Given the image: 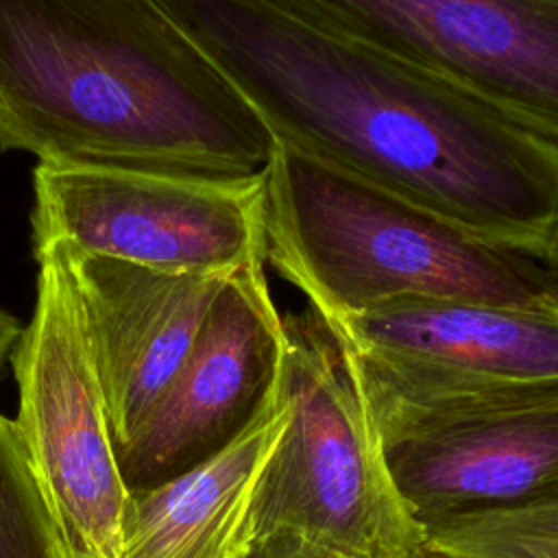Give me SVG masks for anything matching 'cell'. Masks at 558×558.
<instances>
[{
    "mask_svg": "<svg viewBox=\"0 0 558 558\" xmlns=\"http://www.w3.org/2000/svg\"><path fill=\"white\" fill-rule=\"evenodd\" d=\"M279 146L547 255L558 146L445 81L277 0H148Z\"/></svg>",
    "mask_w": 558,
    "mask_h": 558,
    "instance_id": "1",
    "label": "cell"
},
{
    "mask_svg": "<svg viewBox=\"0 0 558 558\" xmlns=\"http://www.w3.org/2000/svg\"><path fill=\"white\" fill-rule=\"evenodd\" d=\"M277 142L148 0H0V150L50 166L264 174Z\"/></svg>",
    "mask_w": 558,
    "mask_h": 558,
    "instance_id": "2",
    "label": "cell"
},
{
    "mask_svg": "<svg viewBox=\"0 0 558 558\" xmlns=\"http://www.w3.org/2000/svg\"><path fill=\"white\" fill-rule=\"evenodd\" d=\"M266 264L325 320L395 299L558 307L545 253L480 235L288 146L264 174Z\"/></svg>",
    "mask_w": 558,
    "mask_h": 558,
    "instance_id": "3",
    "label": "cell"
},
{
    "mask_svg": "<svg viewBox=\"0 0 558 558\" xmlns=\"http://www.w3.org/2000/svg\"><path fill=\"white\" fill-rule=\"evenodd\" d=\"M342 351L418 525L510 508L558 484V379L449 381Z\"/></svg>",
    "mask_w": 558,
    "mask_h": 558,
    "instance_id": "4",
    "label": "cell"
},
{
    "mask_svg": "<svg viewBox=\"0 0 558 558\" xmlns=\"http://www.w3.org/2000/svg\"><path fill=\"white\" fill-rule=\"evenodd\" d=\"M288 425L255 486L248 543L288 525L347 558H412L423 530L386 471L342 347L307 307L283 316Z\"/></svg>",
    "mask_w": 558,
    "mask_h": 558,
    "instance_id": "5",
    "label": "cell"
},
{
    "mask_svg": "<svg viewBox=\"0 0 558 558\" xmlns=\"http://www.w3.org/2000/svg\"><path fill=\"white\" fill-rule=\"evenodd\" d=\"M264 174L218 179L39 163L33 255L65 246L153 270L229 275L266 262Z\"/></svg>",
    "mask_w": 558,
    "mask_h": 558,
    "instance_id": "6",
    "label": "cell"
},
{
    "mask_svg": "<svg viewBox=\"0 0 558 558\" xmlns=\"http://www.w3.org/2000/svg\"><path fill=\"white\" fill-rule=\"evenodd\" d=\"M9 360L20 390L15 425L52 504L70 558H118L126 501L89 331L54 253Z\"/></svg>",
    "mask_w": 558,
    "mask_h": 558,
    "instance_id": "7",
    "label": "cell"
},
{
    "mask_svg": "<svg viewBox=\"0 0 558 558\" xmlns=\"http://www.w3.org/2000/svg\"><path fill=\"white\" fill-rule=\"evenodd\" d=\"M558 146V0H277Z\"/></svg>",
    "mask_w": 558,
    "mask_h": 558,
    "instance_id": "8",
    "label": "cell"
},
{
    "mask_svg": "<svg viewBox=\"0 0 558 558\" xmlns=\"http://www.w3.org/2000/svg\"><path fill=\"white\" fill-rule=\"evenodd\" d=\"M283 349L266 262L229 272L183 366L116 449L126 490L166 484L233 445L277 399Z\"/></svg>",
    "mask_w": 558,
    "mask_h": 558,
    "instance_id": "9",
    "label": "cell"
},
{
    "mask_svg": "<svg viewBox=\"0 0 558 558\" xmlns=\"http://www.w3.org/2000/svg\"><path fill=\"white\" fill-rule=\"evenodd\" d=\"M46 253L70 275L118 449L183 366L227 275L153 270L65 246L33 257Z\"/></svg>",
    "mask_w": 558,
    "mask_h": 558,
    "instance_id": "10",
    "label": "cell"
},
{
    "mask_svg": "<svg viewBox=\"0 0 558 558\" xmlns=\"http://www.w3.org/2000/svg\"><path fill=\"white\" fill-rule=\"evenodd\" d=\"M325 323L347 351L421 377L486 384L558 379V307L395 299Z\"/></svg>",
    "mask_w": 558,
    "mask_h": 558,
    "instance_id": "11",
    "label": "cell"
},
{
    "mask_svg": "<svg viewBox=\"0 0 558 558\" xmlns=\"http://www.w3.org/2000/svg\"><path fill=\"white\" fill-rule=\"evenodd\" d=\"M286 425L279 384L270 408L225 451L166 484L129 493L118 558H240L255 486Z\"/></svg>",
    "mask_w": 558,
    "mask_h": 558,
    "instance_id": "12",
    "label": "cell"
},
{
    "mask_svg": "<svg viewBox=\"0 0 558 558\" xmlns=\"http://www.w3.org/2000/svg\"><path fill=\"white\" fill-rule=\"evenodd\" d=\"M438 558H558V484L523 504L421 525Z\"/></svg>",
    "mask_w": 558,
    "mask_h": 558,
    "instance_id": "13",
    "label": "cell"
},
{
    "mask_svg": "<svg viewBox=\"0 0 558 558\" xmlns=\"http://www.w3.org/2000/svg\"><path fill=\"white\" fill-rule=\"evenodd\" d=\"M0 558H70L15 421L0 414Z\"/></svg>",
    "mask_w": 558,
    "mask_h": 558,
    "instance_id": "14",
    "label": "cell"
},
{
    "mask_svg": "<svg viewBox=\"0 0 558 558\" xmlns=\"http://www.w3.org/2000/svg\"><path fill=\"white\" fill-rule=\"evenodd\" d=\"M240 558H347L301 530L281 525L255 536Z\"/></svg>",
    "mask_w": 558,
    "mask_h": 558,
    "instance_id": "15",
    "label": "cell"
},
{
    "mask_svg": "<svg viewBox=\"0 0 558 558\" xmlns=\"http://www.w3.org/2000/svg\"><path fill=\"white\" fill-rule=\"evenodd\" d=\"M22 329H24L22 323L13 314L0 307V371L4 366V360L11 355Z\"/></svg>",
    "mask_w": 558,
    "mask_h": 558,
    "instance_id": "16",
    "label": "cell"
},
{
    "mask_svg": "<svg viewBox=\"0 0 558 558\" xmlns=\"http://www.w3.org/2000/svg\"><path fill=\"white\" fill-rule=\"evenodd\" d=\"M547 257L558 268V231H556V235H554V240H551V244L547 248Z\"/></svg>",
    "mask_w": 558,
    "mask_h": 558,
    "instance_id": "17",
    "label": "cell"
},
{
    "mask_svg": "<svg viewBox=\"0 0 558 558\" xmlns=\"http://www.w3.org/2000/svg\"><path fill=\"white\" fill-rule=\"evenodd\" d=\"M412 558H438V556H434V554H429V551H425V549H418Z\"/></svg>",
    "mask_w": 558,
    "mask_h": 558,
    "instance_id": "18",
    "label": "cell"
}]
</instances>
